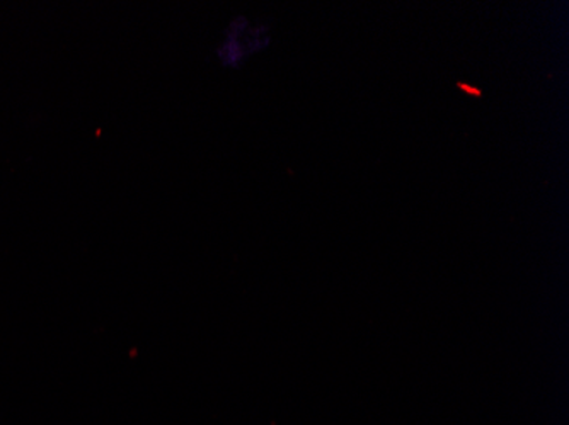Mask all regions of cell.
Returning a JSON list of instances; mask_svg holds the SVG:
<instances>
[{
	"label": "cell",
	"instance_id": "cell-1",
	"mask_svg": "<svg viewBox=\"0 0 569 425\" xmlns=\"http://www.w3.org/2000/svg\"><path fill=\"white\" fill-rule=\"evenodd\" d=\"M459 88L462 89V91L471 92V94L481 95V91H478V89H471L469 85L459 84Z\"/></svg>",
	"mask_w": 569,
	"mask_h": 425
}]
</instances>
